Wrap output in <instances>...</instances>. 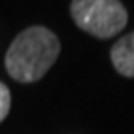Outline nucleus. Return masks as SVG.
<instances>
[{
    "mask_svg": "<svg viewBox=\"0 0 134 134\" xmlns=\"http://www.w3.org/2000/svg\"><path fill=\"white\" fill-rule=\"evenodd\" d=\"M60 54V41L45 26H32L13 39L6 52V69L17 82H36L45 76Z\"/></svg>",
    "mask_w": 134,
    "mask_h": 134,
    "instance_id": "nucleus-1",
    "label": "nucleus"
},
{
    "mask_svg": "<svg viewBox=\"0 0 134 134\" xmlns=\"http://www.w3.org/2000/svg\"><path fill=\"white\" fill-rule=\"evenodd\" d=\"M71 17L78 28L100 39L114 37L127 24V9L119 0H73Z\"/></svg>",
    "mask_w": 134,
    "mask_h": 134,
    "instance_id": "nucleus-2",
    "label": "nucleus"
},
{
    "mask_svg": "<svg viewBox=\"0 0 134 134\" xmlns=\"http://www.w3.org/2000/svg\"><path fill=\"white\" fill-rule=\"evenodd\" d=\"M112 63L123 76H134V32L112 47Z\"/></svg>",
    "mask_w": 134,
    "mask_h": 134,
    "instance_id": "nucleus-3",
    "label": "nucleus"
},
{
    "mask_svg": "<svg viewBox=\"0 0 134 134\" xmlns=\"http://www.w3.org/2000/svg\"><path fill=\"white\" fill-rule=\"evenodd\" d=\"M9 106H11V93H9L6 84L0 82V121L6 119V115L9 112Z\"/></svg>",
    "mask_w": 134,
    "mask_h": 134,
    "instance_id": "nucleus-4",
    "label": "nucleus"
}]
</instances>
